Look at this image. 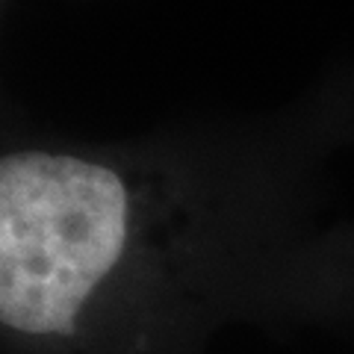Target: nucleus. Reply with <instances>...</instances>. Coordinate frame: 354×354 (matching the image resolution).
I'll use <instances>...</instances> for the list:
<instances>
[{"mask_svg": "<svg viewBox=\"0 0 354 354\" xmlns=\"http://www.w3.org/2000/svg\"><path fill=\"white\" fill-rule=\"evenodd\" d=\"M136 192L113 165L53 151L0 157V325L71 337L130 260Z\"/></svg>", "mask_w": 354, "mask_h": 354, "instance_id": "1", "label": "nucleus"}]
</instances>
